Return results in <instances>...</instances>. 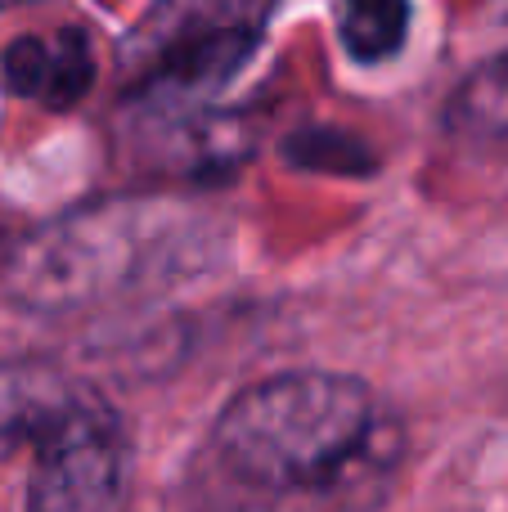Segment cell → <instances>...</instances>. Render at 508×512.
Wrapping results in <instances>:
<instances>
[{"mask_svg": "<svg viewBox=\"0 0 508 512\" xmlns=\"http://www.w3.org/2000/svg\"><path fill=\"white\" fill-rule=\"evenodd\" d=\"M374 396L347 373H284L230 400L216 450L243 481L266 490H320L365 459Z\"/></svg>", "mask_w": 508, "mask_h": 512, "instance_id": "obj_1", "label": "cell"}, {"mask_svg": "<svg viewBox=\"0 0 508 512\" xmlns=\"http://www.w3.org/2000/svg\"><path fill=\"white\" fill-rule=\"evenodd\" d=\"M194 234L185 216L162 207H95L63 216L9 256V297L27 310H77L140 288L185 261Z\"/></svg>", "mask_w": 508, "mask_h": 512, "instance_id": "obj_2", "label": "cell"}, {"mask_svg": "<svg viewBox=\"0 0 508 512\" xmlns=\"http://www.w3.org/2000/svg\"><path fill=\"white\" fill-rule=\"evenodd\" d=\"M32 512H126V441L99 391L81 387L36 445Z\"/></svg>", "mask_w": 508, "mask_h": 512, "instance_id": "obj_3", "label": "cell"}, {"mask_svg": "<svg viewBox=\"0 0 508 512\" xmlns=\"http://www.w3.org/2000/svg\"><path fill=\"white\" fill-rule=\"evenodd\" d=\"M252 50H257V27L252 23L180 32L149 50V72H144L140 90L149 99H162V104H185V99L212 95V90L230 86L239 77Z\"/></svg>", "mask_w": 508, "mask_h": 512, "instance_id": "obj_4", "label": "cell"}, {"mask_svg": "<svg viewBox=\"0 0 508 512\" xmlns=\"http://www.w3.org/2000/svg\"><path fill=\"white\" fill-rule=\"evenodd\" d=\"M0 77L18 99H36L41 108H72L95 86V50L86 32L63 27L50 36H18L0 54Z\"/></svg>", "mask_w": 508, "mask_h": 512, "instance_id": "obj_5", "label": "cell"}, {"mask_svg": "<svg viewBox=\"0 0 508 512\" xmlns=\"http://www.w3.org/2000/svg\"><path fill=\"white\" fill-rule=\"evenodd\" d=\"M81 387L45 360H0V459L41 445Z\"/></svg>", "mask_w": 508, "mask_h": 512, "instance_id": "obj_6", "label": "cell"}, {"mask_svg": "<svg viewBox=\"0 0 508 512\" xmlns=\"http://www.w3.org/2000/svg\"><path fill=\"white\" fill-rule=\"evenodd\" d=\"M446 122L468 140H500L508 135V50L473 68L446 104Z\"/></svg>", "mask_w": 508, "mask_h": 512, "instance_id": "obj_7", "label": "cell"}, {"mask_svg": "<svg viewBox=\"0 0 508 512\" xmlns=\"http://www.w3.org/2000/svg\"><path fill=\"white\" fill-rule=\"evenodd\" d=\"M405 32L410 0H338V36L356 63H383L401 54Z\"/></svg>", "mask_w": 508, "mask_h": 512, "instance_id": "obj_8", "label": "cell"}, {"mask_svg": "<svg viewBox=\"0 0 508 512\" xmlns=\"http://www.w3.org/2000/svg\"><path fill=\"white\" fill-rule=\"evenodd\" d=\"M284 158L293 167L306 171H333V176H360V171L374 167L369 149L347 131H333V126H315V131H302L284 144Z\"/></svg>", "mask_w": 508, "mask_h": 512, "instance_id": "obj_9", "label": "cell"}, {"mask_svg": "<svg viewBox=\"0 0 508 512\" xmlns=\"http://www.w3.org/2000/svg\"><path fill=\"white\" fill-rule=\"evenodd\" d=\"M0 5H32V0H0Z\"/></svg>", "mask_w": 508, "mask_h": 512, "instance_id": "obj_10", "label": "cell"}, {"mask_svg": "<svg viewBox=\"0 0 508 512\" xmlns=\"http://www.w3.org/2000/svg\"><path fill=\"white\" fill-rule=\"evenodd\" d=\"M495 9H500V14H508V0H495Z\"/></svg>", "mask_w": 508, "mask_h": 512, "instance_id": "obj_11", "label": "cell"}]
</instances>
